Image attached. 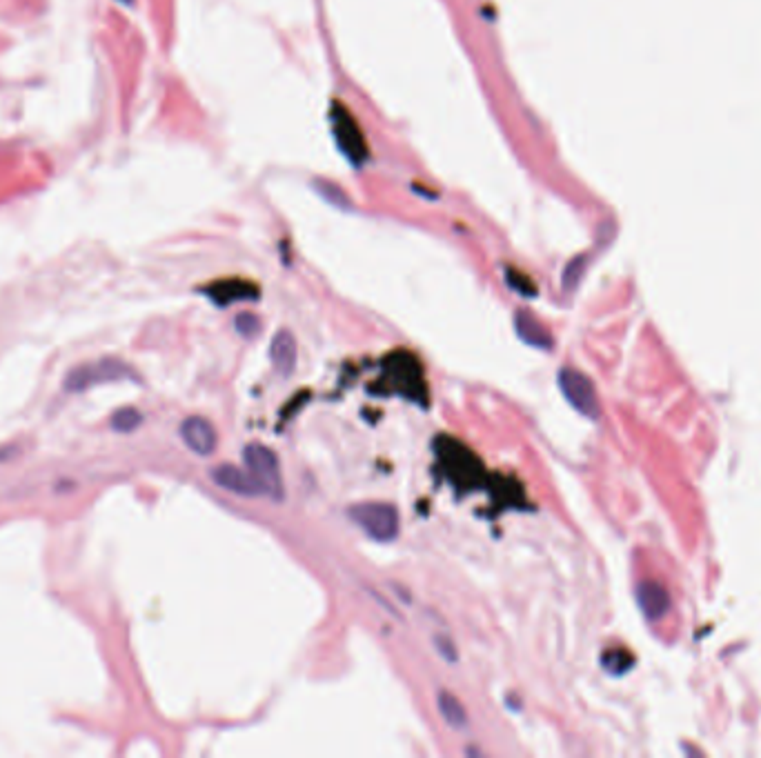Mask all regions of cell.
<instances>
[{"mask_svg":"<svg viewBox=\"0 0 761 758\" xmlns=\"http://www.w3.org/2000/svg\"><path fill=\"white\" fill-rule=\"evenodd\" d=\"M348 516L372 541L390 543L399 536V512L388 503H357L350 507Z\"/></svg>","mask_w":761,"mask_h":758,"instance_id":"cell-1","label":"cell"},{"mask_svg":"<svg viewBox=\"0 0 761 758\" xmlns=\"http://www.w3.org/2000/svg\"><path fill=\"white\" fill-rule=\"evenodd\" d=\"M247 472L254 476V481L261 485V490L265 496L276 498L281 501L283 498V478H281V467H279V458L261 443H252L245 447L243 452Z\"/></svg>","mask_w":761,"mask_h":758,"instance_id":"cell-2","label":"cell"},{"mask_svg":"<svg viewBox=\"0 0 761 758\" xmlns=\"http://www.w3.org/2000/svg\"><path fill=\"white\" fill-rule=\"evenodd\" d=\"M559 385L563 396L568 398V403L575 407V410L588 418H599V401H597V392L592 387L590 378L583 376L581 372L572 367H563L559 372Z\"/></svg>","mask_w":761,"mask_h":758,"instance_id":"cell-3","label":"cell"},{"mask_svg":"<svg viewBox=\"0 0 761 758\" xmlns=\"http://www.w3.org/2000/svg\"><path fill=\"white\" fill-rule=\"evenodd\" d=\"M121 378H136V376L130 369V365H125L121 361H114V358H107V361L85 365L81 369H76L72 376H67V390L81 392V390H87V387H92L96 383L121 381Z\"/></svg>","mask_w":761,"mask_h":758,"instance_id":"cell-4","label":"cell"},{"mask_svg":"<svg viewBox=\"0 0 761 758\" xmlns=\"http://www.w3.org/2000/svg\"><path fill=\"white\" fill-rule=\"evenodd\" d=\"M181 438L183 443L199 456H212L216 452V445H219V436H216L214 425L201 416L185 418L181 425Z\"/></svg>","mask_w":761,"mask_h":758,"instance_id":"cell-5","label":"cell"},{"mask_svg":"<svg viewBox=\"0 0 761 758\" xmlns=\"http://www.w3.org/2000/svg\"><path fill=\"white\" fill-rule=\"evenodd\" d=\"M210 476H212V481L216 485L223 487V490H227V492H232V494L250 496V498L263 494L261 485L254 481V476L250 472L239 470V467H236V465L225 463V465L214 467V470L210 472Z\"/></svg>","mask_w":761,"mask_h":758,"instance_id":"cell-6","label":"cell"},{"mask_svg":"<svg viewBox=\"0 0 761 758\" xmlns=\"http://www.w3.org/2000/svg\"><path fill=\"white\" fill-rule=\"evenodd\" d=\"M270 356H272L276 374H279L281 378L292 376L296 367V341L288 329H281V332L272 338Z\"/></svg>","mask_w":761,"mask_h":758,"instance_id":"cell-7","label":"cell"},{"mask_svg":"<svg viewBox=\"0 0 761 758\" xmlns=\"http://www.w3.org/2000/svg\"><path fill=\"white\" fill-rule=\"evenodd\" d=\"M515 327L523 343H528L532 347H541V349H548L552 345L550 334L541 327L537 318H532L530 312H517Z\"/></svg>","mask_w":761,"mask_h":758,"instance_id":"cell-8","label":"cell"},{"mask_svg":"<svg viewBox=\"0 0 761 758\" xmlns=\"http://www.w3.org/2000/svg\"><path fill=\"white\" fill-rule=\"evenodd\" d=\"M637 596L641 610L648 618H659L668 610V594L655 583H641Z\"/></svg>","mask_w":761,"mask_h":758,"instance_id":"cell-9","label":"cell"},{"mask_svg":"<svg viewBox=\"0 0 761 758\" xmlns=\"http://www.w3.org/2000/svg\"><path fill=\"white\" fill-rule=\"evenodd\" d=\"M437 705H439V712L443 716V721H446L452 730H466L468 714H466V710H463V705L457 696L446 692V690H439Z\"/></svg>","mask_w":761,"mask_h":758,"instance_id":"cell-10","label":"cell"},{"mask_svg":"<svg viewBox=\"0 0 761 758\" xmlns=\"http://www.w3.org/2000/svg\"><path fill=\"white\" fill-rule=\"evenodd\" d=\"M141 421H143L141 414L132 410V407H127V410H121V412L114 414L112 427L116 432H132V430H136L138 425H141Z\"/></svg>","mask_w":761,"mask_h":758,"instance_id":"cell-11","label":"cell"},{"mask_svg":"<svg viewBox=\"0 0 761 758\" xmlns=\"http://www.w3.org/2000/svg\"><path fill=\"white\" fill-rule=\"evenodd\" d=\"M630 663H632V658L626 656L624 652H608L604 656V665L608 667V672H615V674L626 672Z\"/></svg>","mask_w":761,"mask_h":758,"instance_id":"cell-12","label":"cell"},{"mask_svg":"<svg viewBox=\"0 0 761 758\" xmlns=\"http://www.w3.org/2000/svg\"><path fill=\"white\" fill-rule=\"evenodd\" d=\"M259 321H256V316L252 314H241L239 318H236V329H239V334L245 336V338H254L256 334H259Z\"/></svg>","mask_w":761,"mask_h":758,"instance_id":"cell-13","label":"cell"},{"mask_svg":"<svg viewBox=\"0 0 761 758\" xmlns=\"http://www.w3.org/2000/svg\"><path fill=\"white\" fill-rule=\"evenodd\" d=\"M434 647H437V650H439V654L443 656V658H446V661H457V652H454V645H452V641H448V638H443V636H434Z\"/></svg>","mask_w":761,"mask_h":758,"instance_id":"cell-14","label":"cell"},{"mask_svg":"<svg viewBox=\"0 0 761 758\" xmlns=\"http://www.w3.org/2000/svg\"><path fill=\"white\" fill-rule=\"evenodd\" d=\"M121 3H123V5H132V3H134V0H121Z\"/></svg>","mask_w":761,"mask_h":758,"instance_id":"cell-15","label":"cell"}]
</instances>
